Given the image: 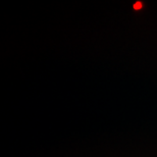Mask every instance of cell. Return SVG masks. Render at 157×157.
I'll list each match as a JSON object with an SVG mask.
<instances>
[]
</instances>
